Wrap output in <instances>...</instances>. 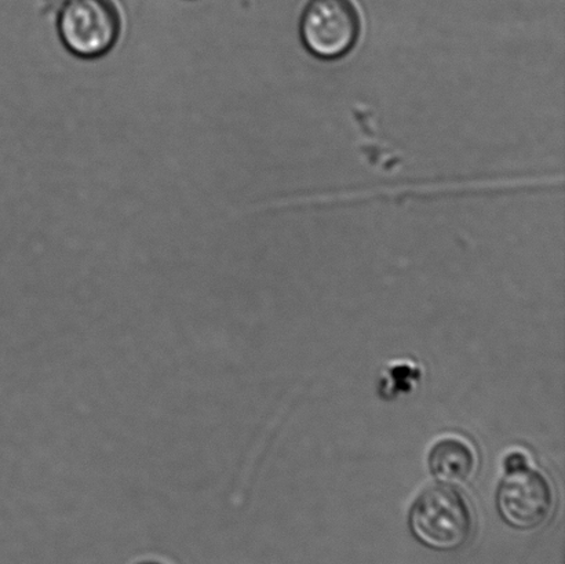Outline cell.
Here are the masks:
<instances>
[{
    "mask_svg": "<svg viewBox=\"0 0 565 564\" xmlns=\"http://www.w3.org/2000/svg\"><path fill=\"white\" fill-rule=\"evenodd\" d=\"M55 31L74 57L104 58L124 36V9L119 0H61L55 11Z\"/></svg>",
    "mask_w": 565,
    "mask_h": 564,
    "instance_id": "6da1fadb",
    "label": "cell"
},
{
    "mask_svg": "<svg viewBox=\"0 0 565 564\" xmlns=\"http://www.w3.org/2000/svg\"><path fill=\"white\" fill-rule=\"evenodd\" d=\"M409 530L425 549L452 552L462 549L473 532L472 511L450 485L430 486L415 500L408 518Z\"/></svg>",
    "mask_w": 565,
    "mask_h": 564,
    "instance_id": "7a4b0ae2",
    "label": "cell"
},
{
    "mask_svg": "<svg viewBox=\"0 0 565 564\" xmlns=\"http://www.w3.org/2000/svg\"><path fill=\"white\" fill-rule=\"evenodd\" d=\"M507 477L497 494L503 522L512 529L530 532L550 521L555 511V490L544 473L529 466L527 458L512 453L505 460Z\"/></svg>",
    "mask_w": 565,
    "mask_h": 564,
    "instance_id": "3957f363",
    "label": "cell"
},
{
    "mask_svg": "<svg viewBox=\"0 0 565 564\" xmlns=\"http://www.w3.org/2000/svg\"><path fill=\"white\" fill-rule=\"evenodd\" d=\"M362 13L354 0H308L299 17L305 50L321 61L345 58L362 36Z\"/></svg>",
    "mask_w": 565,
    "mask_h": 564,
    "instance_id": "277c9868",
    "label": "cell"
},
{
    "mask_svg": "<svg viewBox=\"0 0 565 564\" xmlns=\"http://www.w3.org/2000/svg\"><path fill=\"white\" fill-rule=\"evenodd\" d=\"M429 471L439 482L465 485L478 471V456L469 441L458 436L437 440L429 453Z\"/></svg>",
    "mask_w": 565,
    "mask_h": 564,
    "instance_id": "5b68a950",
    "label": "cell"
},
{
    "mask_svg": "<svg viewBox=\"0 0 565 564\" xmlns=\"http://www.w3.org/2000/svg\"><path fill=\"white\" fill-rule=\"evenodd\" d=\"M142 564H159V563H142Z\"/></svg>",
    "mask_w": 565,
    "mask_h": 564,
    "instance_id": "8992f818",
    "label": "cell"
}]
</instances>
